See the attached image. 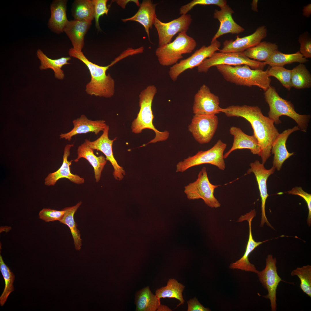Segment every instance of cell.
<instances>
[{
	"instance_id": "1",
	"label": "cell",
	"mask_w": 311,
	"mask_h": 311,
	"mask_svg": "<svg viewBox=\"0 0 311 311\" xmlns=\"http://www.w3.org/2000/svg\"><path fill=\"white\" fill-rule=\"evenodd\" d=\"M220 112L227 117H242L250 124L260 147L258 155L264 164L271 156L272 144L280 134L274 122L264 115L257 106L233 105L221 108Z\"/></svg>"
},
{
	"instance_id": "2",
	"label": "cell",
	"mask_w": 311,
	"mask_h": 311,
	"mask_svg": "<svg viewBox=\"0 0 311 311\" xmlns=\"http://www.w3.org/2000/svg\"><path fill=\"white\" fill-rule=\"evenodd\" d=\"M71 57L77 58L86 65L89 71L91 80L86 86V93L91 96L110 98L115 92V82L109 74L107 75V71L111 66L125 58L121 54L108 65L99 66L92 63L86 57L82 50L71 48L69 51Z\"/></svg>"
},
{
	"instance_id": "3",
	"label": "cell",
	"mask_w": 311,
	"mask_h": 311,
	"mask_svg": "<svg viewBox=\"0 0 311 311\" xmlns=\"http://www.w3.org/2000/svg\"><path fill=\"white\" fill-rule=\"evenodd\" d=\"M157 92L156 87L153 85L147 86L141 92L139 95L140 109L136 118L133 121L131 126L132 131L134 133H141L143 130L146 129H151L155 132V137L147 144L165 141L168 139L169 135L168 131H159L153 123L154 117L151 107Z\"/></svg>"
},
{
	"instance_id": "4",
	"label": "cell",
	"mask_w": 311,
	"mask_h": 311,
	"mask_svg": "<svg viewBox=\"0 0 311 311\" xmlns=\"http://www.w3.org/2000/svg\"><path fill=\"white\" fill-rule=\"evenodd\" d=\"M227 81L240 86H256L266 91L271 86V79L266 71L253 69L248 65L232 66L219 65L215 66Z\"/></svg>"
},
{
	"instance_id": "5",
	"label": "cell",
	"mask_w": 311,
	"mask_h": 311,
	"mask_svg": "<svg viewBox=\"0 0 311 311\" xmlns=\"http://www.w3.org/2000/svg\"><path fill=\"white\" fill-rule=\"evenodd\" d=\"M266 101L268 104L270 110L268 117L276 124L281 123L279 117L286 115L294 120L299 130L306 132L310 118L309 115H300L295 111L294 106L290 101L281 97L275 88L270 86L264 93Z\"/></svg>"
},
{
	"instance_id": "6",
	"label": "cell",
	"mask_w": 311,
	"mask_h": 311,
	"mask_svg": "<svg viewBox=\"0 0 311 311\" xmlns=\"http://www.w3.org/2000/svg\"><path fill=\"white\" fill-rule=\"evenodd\" d=\"M197 43L186 32L178 33L172 42L159 46L155 52L160 64L163 66H172L183 58V55L190 53L194 50Z\"/></svg>"
},
{
	"instance_id": "7",
	"label": "cell",
	"mask_w": 311,
	"mask_h": 311,
	"mask_svg": "<svg viewBox=\"0 0 311 311\" xmlns=\"http://www.w3.org/2000/svg\"><path fill=\"white\" fill-rule=\"evenodd\" d=\"M227 145L219 140L211 149L200 151L192 156H189L176 165V172H183L191 167L204 164H209L217 167L221 170L225 168L224 152Z\"/></svg>"
},
{
	"instance_id": "8",
	"label": "cell",
	"mask_w": 311,
	"mask_h": 311,
	"mask_svg": "<svg viewBox=\"0 0 311 311\" xmlns=\"http://www.w3.org/2000/svg\"><path fill=\"white\" fill-rule=\"evenodd\" d=\"M220 186L214 185L210 182L206 168L203 167L199 172L196 180L184 187V192L189 200L201 199L209 207L217 208L221 204L214 194L215 189Z\"/></svg>"
},
{
	"instance_id": "9",
	"label": "cell",
	"mask_w": 311,
	"mask_h": 311,
	"mask_svg": "<svg viewBox=\"0 0 311 311\" xmlns=\"http://www.w3.org/2000/svg\"><path fill=\"white\" fill-rule=\"evenodd\" d=\"M246 65L253 69L263 70L265 62L252 60L243 52L223 53L215 52L210 57L205 59L198 67L199 73H206L212 67L219 65L232 66Z\"/></svg>"
},
{
	"instance_id": "10",
	"label": "cell",
	"mask_w": 311,
	"mask_h": 311,
	"mask_svg": "<svg viewBox=\"0 0 311 311\" xmlns=\"http://www.w3.org/2000/svg\"><path fill=\"white\" fill-rule=\"evenodd\" d=\"M221 46V42L217 40L211 42L208 46H202L190 57L181 60L171 67L168 73L170 78L172 81H176L183 72L198 67L205 59L211 57L217 51H219Z\"/></svg>"
},
{
	"instance_id": "11",
	"label": "cell",
	"mask_w": 311,
	"mask_h": 311,
	"mask_svg": "<svg viewBox=\"0 0 311 311\" xmlns=\"http://www.w3.org/2000/svg\"><path fill=\"white\" fill-rule=\"evenodd\" d=\"M218 124V119L216 115L194 114L188 129L195 140L203 144L211 141Z\"/></svg>"
},
{
	"instance_id": "12",
	"label": "cell",
	"mask_w": 311,
	"mask_h": 311,
	"mask_svg": "<svg viewBox=\"0 0 311 311\" xmlns=\"http://www.w3.org/2000/svg\"><path fill=\"white\" fill-rule=\"evenodd\" d=\"M276 263V258L268 255L266 259L265 268L257 273L260 282L268 291L267 295L263 297L270 299L272 311L276 310V291L279 283L282 281L278 274Z\"/></svg>"
},
{
	"instance_id": "13",
	"label": "cell",
	"mask_w": 311,
	"mask_h": 311,
	"mask_svg": "<svg viewBox=\"0 0 311 311\" xmlns=\"http://www.w3.org/2000/svg\"><path fill=\"white\" fill-rule=\"evenodd\" d=\"M192 20L191 15L187 14L181 15L167 23L163 22L156 18L153 25L158 33L159 46L171 42L172 37L177 33H187Z\"/></svg>"
},
{
	"instance_id": "14",
	"label": "cell",
	"mask_w": 311,
	"mask_h": 311,
	"mask_svg": "<svg viewBox=\"0 0 311 311\" xmlns=\"http://www.w3.org/2000/svg\"><path fill=\"white\" fill-rule=\"evenodd\" d=\"M219 97L212 93L205 84L200 87L194 96L193 106L194 114L216 115L221 113Z\"/></svg>"
},
{
	"instance_id": "15",
	"label": "cell",
	"mask_w": 311,
	"mask_h": 311,
	"mask_svg": "<svg viewBox=\"0 0 311 311\" xmlns=\"http://www.w3.org/2000/svg\"><path fill=\"white\" fill-rule=\"evenodd\" d=\"M250 168L247 170V173H253L256 178L260 196L261 199V217L260 226L262 227L265 223L267 225L272 227L268 221L265 213V204L267 198L269 196L267 193V181L268 177L272 174L276 169L274 166L267 169L264 164L256 160L250 164Z\"/></svg>"
},
{
	"instance_id": "16",
	"label": "cell",
	"mask_w": 311,
	"mask_h": 311,
	"mask_svg": "<svg viewBox=\"0 0 311 311\" xmlns=\"http://www.w3.org/2000/svg\"><path fill=\"white\" fill-rule=\"evenodd\" d=\"M109 127L107 125L102 135L96 140L91 141L87 139L85 142L87 145L94 150H96L102 152L106 157L107 160L109 161L113 166L114 171L113 175L115 179L122 180L125 174L123 168L119 166L115 158L113 153L112 145L116 138L110 140L108 137Z\"/></svg>"
},
{
	"instance_id": "17",
	"label": "cell",
	"mask_w": 311,
	"mask_h": 311,
	"mask_svg": "<svg viewBox=\"0 0 311 311\" xmlns=\"http://www.w3.org/2000/svg\"><path fill=\"white\" fill-rule=\"evenodd\" d=\"M267 30L265 26L259 27L252 34L240 38L236 36V39L226 40L223 43V47L219 50L223 53L242 52L248 48L254 46L261 42L267 35Z\"/></svg>"
},
{
	"instance_id": "18",
	"label": "cell",
	"mask_w": 311,
	"mask_h": 311,
	"mask_svg": "<svg viewBox=\"0 0 311 311\" xmlns=\"http://www.w3.org/2000/svg\"><path fill=\"white\" fill-rule=\"evenodd\" d=\"M255 209L251 210L249 213L240 217L241 221L247 220L248 221L249 227V235L248 241L245 253L242 257L235 262L230 264V268L233 269H240L246 272H251L257 273V270L255 266L250 263L248 257L250 253L255 249L263 242L268 240L262 242H256L253 239L252 234L251 224L252 221L256 215Z\"/></svg>"
},
{
	"instance_id": "19",
	"label": "cell",
	"mask_w": 311,
	"mask_h": 311,
	"mask_svg": "<svg viewBox=\"0 0 311 311\" xmlns=\"http://www.w3.org/2000/svg\"><path fill=\"white\" fill-rule=\"evenodd\" d=\"M234 11L227 5L221 9L220 10H215L213 17L217 19L220 22V25L217 32L212 38V42L223 35L230 33L238 34L243 32L244 29L236 23L232 17Z\"/></svg>"
},
{
	"instance_id": "20",
	"label": "cell",
	"mask_w": 311,
	"mask_h": 311,
	"mask_svg": "<svg viewBox=\"0 0 311 311\" xmlns=\"http://www.w3.org/2000/svg\"><path fill=\"white\" fill-rule=\"evenodd\" d=\"M73 144H68L66 145L64 150L63 161L60 167L56 171L49 173L45 179L44 184L47 186L54 185L59 179L65 178L71 182L77 184L84 183L83 178L77 175L72 174L70 171V166L72 160L69 161L68 158L70 155V151Z\"/></svg>"
},
{
	"instance_id": "21",
	"label": "cell",
	"mask_w": 311,
	"mask_h": 311,
	"mask_svg": "<svg viewBox=\"0 0 311 311\" xmlns=\"http://www.w3.org/2000/svg\"><path fill=\"white\" fill-rule=\"evenodd\" d=\"M73 128L68 133L61 134L60 138H64L69 141L77 134L94 132L97 135L100 131H104L107 125L104 120H92L88 119L84 115L73 121Z\"/></svg>"
},
{
	"instance_id": "22",
	"label": "cell",
	"mask_w": 311,
	"mask_h": 311,
	"mask_svg": "<svg viewBox=\"0 0 311 311\" xmlns=\"http://www.w3.org/2000/svg\"><path fill=\"white\" fill-rule=\"evenodd\" d=\"M299 130L297 126L289 128L280 133L273 143L271 152L274 154L273 166L278 171L281 168L284 162L294 153H290L287 151L286 142L289 136L293 132Z\"/></svg>"
},
{
	"instance_id": "23",
	"label": "cell",
	"mask_w": 311,
	"mask_h": 311,
	"mask_svg": "<svg viewBox=\"0 0 311 311\" xmlns=\"http://www.w3.org/2000/svg\"><path fill=\"white\" fill-rule=\"evenodd\" d=\"M230 134L234 136V141L231 148L224 154V159L227 158L233 151L238 149H248L254 155H258L260 151L258 141L253 134L249 135L244 133L239 128L231 127Z\"/></svg>"
},
{
	"instance_id": "24",
	"label": "cell",
	"mask_w": 311,
	"mask_h": 311,
	"mask_svg": "<svg viewBox=\"0 0 311 311\" xmlns=\"http://www.w3.org/2000/svg\"><path fill=\"white\" fill-rule=\"evenodd\" d=\"M91 24V22L74 19L69 21L63 32L70 39L73 48L82 50L84 44L85 36Z\"/></svg>"
},
{
	"instance_id": "25",
	"label": "cell",
	"mask_w": 311,
	"mask_h": 311,
	"mask_svg": "<svg viewBox=\"0 0 311 311\" xmlns=\"http://www.w3.org/2000/svg\"><path fill=\"white\" fill-rule=\"evenodd\" d=\"M156 4H153L150 0H143L136 13L133 16L122 19L124 22L129 21L138 22L144 27L149 40V30L152 28L155 20L157 17L156 14Z\"/></svg>"
},
{
	"instance_id": "26",
	"label": "cell",
	"mask_w": 311,
	"mask_h": 311,
	"mask_svg": "<svg viewBox=\"0 0 311 311\" xmlns=\"http://www.w3.org/2000/svg\"><path fill=\"white\" fill-rule=\"evenodd\" d=\"M67 1L65 0H54L50 5L51 16L48 26L52 31L57 33L63 32L69 21L66 15Z\"/></svg>"
},
{
	"instance_id": "27",
	"label": "cell",
	"mask_w": 311,
	"mask_h": 311,
	"mask_svg": "<svg viewBox=\"0 0 311 311\" xmlns=\"http://www.w3.org/2000/svg\"><path fill=\"white\" fill-rule=\"evenodd\" d=\"M94 150L88 147L85 142L78 147L77 158L74 160V161L77 162L81 158L88 160L94 168L96 181L98 182L100 179L102 172L106 163L107 160L103 156H96L94 153Z\"/></svg>"
},
{
	"instance_id": "28",
	"label": "cell",
	"mask_w": 311,
	"mask_h": 311,
	"mask_svg": "<svg viewBox=\"0 0 311 311\" xmlns=\"http://www.w3.org/2000/svg\"><path fill=\"white\" fill-rule=\"evenodd\" d=\"M37 55L40 60L41 70L50 69L53 70L55 77L62 80L65 77V74L62 69L64 65L70 63L68 62L71 58L70 57H62L58 59H53L49 58L40 49L37 51Z\"/></svg>"
},
{
	"instance_id": "29",
	"label": "cell",
	"mask_w": 311,
	"mask_h": 311,
	"mask_svg": "<svg viewBox=\"0 0 311 311\" xmlns=\"http://www.w3.org/2000/svg\"><path fill=\"white\" fill-rule=\"evenodd\" d=\"M136 298V311H155L161 304L160 299L151 293L148 287L139 291Z\"/></svg>"
},
{
	"instance_id": "30",
	"label": "cell",
	"mask_w": 311,
	"mask_h": 311,
	"mask_svg": "<svg viewBox=\"0 0 311 311\" xmlns=\"http://www.w3.org/2000/svg\"><path fill=\"white\" fill-rule=\"evenodd\" d=\"M82 204L80 202L75 205L66 207L63 209L65 211L64 214L60 222L67 225L69 228L73 238L75 248L77 250H79L82 245V239L80 238V232L77 228V225L74 219V215Z\"/></svg>"
},
{
	"instance_id": "31",
	"label": "cell",
	"mask_w": 311,
	"mask_h": 311,
	"mask_svg": "<svg viewBox=\"0 0 311 311\" xmlns=\"http://www.w3.org/2000/svg\"><path fill=\"white\" fill-rule=\"evenodd\" d=\"M278 50V45L276 43L264 41L261 42L243 52L250 58L265 62L274 52Z\"/></svg>"
},
{
	"instance_id": "32",
	"label": "cell",
	"mask_w": 311,
	"mask_h": 311,
	"mask_svg": "<svg viewBox=\"0 0 311 311\" xmlns=\"http://www.w3.org/2000/svg\"><path fill=\"white\" fill-rule=\"evenodd\" d=\"M71 13L74 20L91 22L94 18L93 0H76L72 6Z\"/></svg>"
},
{
	"instance_id": "33",
	"label": "cell",
	"mask_w": 311,
	"mask_h": 311,
	"mask_svg": "<svg viewBox=\"0 0 311 311\" xmlns=\"http://www.w3.org/2000/svg\"><path fill=\"white\" fill-rule=\"evenodd\" d=\"M185 286L175 279H169L167 285L156 290L155 295L159 299L161 298H175L178 300L180 303L177 306L184 304L185 300L182 295Z\"/></svg>"
},
{
	"instance_id": "34",
	"label": "cell",
	"mask_w": 311,
	"mask_h": 311,
	"mask_svg": "<svg viewBox=\"0 0 311 311\" xmlns=\"http://www.w3.org/2000/svg\"><path fill=\"white\" fill-rule=\"evenodd\" d=\"M308 60L304 57L299 51L292 54H285L277 50L274 52L265 62L271 66H283L286 64L298 62L304 63Z\"/></svg>"
},
{
	"instance_id": "35",
	"label": "cell",
	"mask_w": 311,
	"mask_h": 311,
	"mask_svg": "<svg viewBox=\"0 0 311 311\" xmlns=\"http://www.w3.org/2000/svg\"><path fill=\"white\" fill-rule=\"evenodd\" d=\"M292 87L297 89L310 88L311 86V75L306 66L300 63L291 70Z\"/></svg>"
},
{
	"instance_id": "36",
	"label": "cell",
	"mask_w": 311,
	"mask_h": 311,
	"mask_svg": "<svg viewBox=\"0 0 311 311\" xmlns=\"http://www.w3.org/2000/svg\"><path fill=\"white\" fill-rule=\"evenodd\" d=\"M0 270L4 278L5 287L0 297V304L2 306L6 302L10 294L14 290L13 283L15 276L9 268L4 262L2 257L0 255Z\"/></svg>"
},
{
	"instance_id": "37",
	"label": "cell",
	"mask_w": 311,
	"mask_h": 311,
	"mask_svg": "<svg viewBox=\"0 0 311 311\" xmlns=\"http://www.w3.org/2000/svg\"><path fill=\"white\" fill-rule=\"evenodd\" d=\"M292 276H297L300 281V287L302 291L311 297V266L307 265L297 268L291 273Z\"/></svg>"
},
{
	"instance_id": "38",
	"label": "cell",
	"mask_w": 311,
	"mask_h": 311,
	"mask_svg": "<svg viewBox=\"0 0 311 311\" xmlns=\"http://www.w3.org/2000/svg\"><path fill=\"white\" fill-rule=\"evenodd\" d=\"M269 77L273 76L276 78L283 86L288 90L291 87V70L285 69L283 66H271L267 69Z\"/></svg>"
},
{
	"instance_id": "39",
	"label": "cell",
	"mask_w": 311,
	"mask_h": 311,
	"mask_svg": "<svg viewBox=\"0 0 311 311\" xmlns=\"http://www.w3.org/2000/svg\"><path fill=\"white\" fill-rule=\"evenodd\" d=\"M198 5H216L221 9L227 5V1L225 0H193L189 3L182 6L179 9V14L181 15L187 14L194 6Z\"/></svg>"
},
{
	"instance_id": "40",
	"label": "cell",
	"mask_w": 311,
	"mask_h": 311,
	"mask_svg": "<svg viewBox=\"0 0 311 311\" xmlns=\"http://www.w3.org/2000/svg\"><path fill=\"white\" fill-rule=\"evenodd\" d=\"M65 211L63 209L58 211L48 208H43L39 212V215L40 219L46 222L60 221L63 217Z\"/></svg>"
},
{
	"instance_id": "41",
	"label": "cell",
	"mask_w": 311,
	"mask_h": 311,
	"mask_svg": "<svg viewBox=\"0 0 311 311\" xmlns=\"http://www.w3.org/2000/svg\"><path fill=\"white\" fill-rule=\"evenodd\" d=\"M94 5V18L95 26L98 31L101 30L99 23V18L105 14L107 15L109 9L107 5V0H93Z\"/></svg>"
},
{
	"instance_id": "42",
	"label": "cell",
	"mask_w": 311,
	"mask_h": 311,
	"mask_svg": "<svg viewBox=\"0 0 311 311\" xmlns=\"http://www.w3.org/2000/svg\"><path fill=\"white\" fill-rule=\"evenodd\" d=\"M289 194L299 196L303 198L307 203L308 215L307 223L309 226L311 223V194L304 191L301 187H295L288 191Z\"/></svg>"
},
{
	"instance_id": "43",
	"label": "cell",
	"mask_w": 311,
	"mask_h": 311,
	"mask_svg": "<svg viewBox=\"0 0 311 311\" xmlns=\"http://www.w3.org/2000/svg\"><path fill=\"white\" fill-rule=\"evenodd\" d=\"M300 44L299 51L303 56L307 59L311 57V39L307 34L301 35L298 38Z\"/></svg>"
},
{
	"instance_id": "44",
	"label": "cell",
	"mask_w": 311,
	"mask_h": 311,
	"mask_svg": "<svg viewBox=\"0 0 311 311\" xmlns=\"http://www.w3.org/2000/svg\"><path fill=\"white\" fill-rule=\"evenodd\" d=\"M187 311H209L211 310L208 308L203 306L198 301L197 299L195 297L187 301Z\"/></svg>"
},
{
	"instance_id": "45",
	"label": "cell",
	"mask_w": 311,
	"mask_h": 311,
	"mask_svg": "<svg viewBox=\"0 0 311 311\" xmlns=\"http://www.w3.org/2000/svg\"><path fill=\"white\" fill-rule=\"evenodd\" d=\"M116 3L122 8L125 9L126 4L128 3L133 2L135 3L138 6H140V4L137 0H117L115 1Z\"/></svg>"
},
{
	"instance_id": "46",
	"label": "cell",
	"mask_w": 311,
	"mask_h": 311,
	"mask_svg": "<svg viewBox=\"0 0 311 311\" xmlns=\"http://www.w3.org/2000/svg\"><path fill=\"white\" fill-rule=\"evenodd\" d=\"M302 11L304 16L307 18L309 17L311 14V4H309L304 6Z\"/></svg>"
},
{
	"instance_id": "47",
	"label": "cell",
	"mask_w": 311,
	"mask_h": 311,
	"mask_svg": "<svg viewBox=\"0 0 311 311\" xmlns=\"http://www.w3.org/2000/svg\"><path fill=\"white\" fill-rule=\"evenodd\" d=\"M157 311H170L172 310L167 306L160 304Z\"/></svg>"
},
{
	"instance_id": "48",
	"label": "cell",
	"mask_w": 311,
	"mask_h": 311,
	"mask_svg": "<svg viewBox=\"0 0 311 311\" xmlns=\"http://www.w3.org/2000/svg\"><path fill=\"white\" fill-rule=\"evenodd\" d=\"M257 0H253L251 3V8L252 10L255 11L257 12Z\"/></svg>"
}]
</instances>
